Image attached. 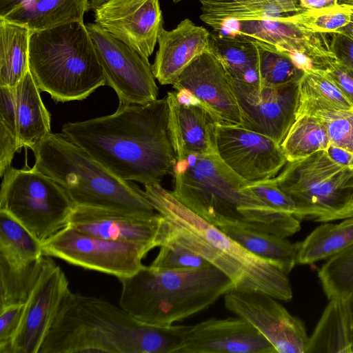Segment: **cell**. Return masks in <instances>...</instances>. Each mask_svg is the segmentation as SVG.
<instances>
[{"label":"cell","mask_w":353,"mask_h":353,"mask_svg":"<svg viewBox=\"0 0 353 353\" xmlns=\"http://www.w3.org/2000/svg\"><path fill=\"white\" fill-rule=\"evenodd\" d=\"M30 32L0 18V86L15 87L29 71Z\"/></svg>","instance_id":"obj_27"},{"label":"cell","mask_w":353,"mask_h":353,"mask_svg":"<svg viewBox=\"0 0 353 353\" xmlns=\"http://www.w3.org/2000/svg\"><path fill=\"white\" fill-rule=\"evenodd\" d=\"M339 4L353 6V0H339Z\"/></svg>","instance_id":"obj_53"},{"label":"cell","mask_w":353,"mask_h":353,"mask_svg":"<svg viewBox=\"0 0 353 353\" xmlns=\"http://www.w3.org/2000/svg\"><path fill=\"white\" fill-rule=\"evenodd\" d=\"M209 31L185 19L177 26L162 28L159 49L152 65L153 74L161 85H172L180 73L198 56L209 49Z\"/></svg>","instance_id":"obj_21"},{"label":"cell","mask_w":353,"mask_h":353,"mask_svg":"<svg viewBox=\"0 0 353 353\" xmlns=\"http://www.w3.org/2000/svg\"><path fill=\"white\" fill-rule=\"evenodd\" d=\"M299 7L303 10H316L335 7L339 0H297Z\"/></svg>","instance_id":"obj_46"},{"label":"cell","mask_w":353,"mask_h":353,"mask_svg":"<svg viewBox=\"0 0 353 353\" xmlns=\"http://www.w3.org/2000/svg\"><path fill=\"white\" fill-rule=\"evenodd\" d=\"M88 11L87 0H24L0 18L33 31L83 21Z\"/></svg>","instance_id":"obj_24"},{"label":"cell","mask_w":353,"mask_h":353,"mask_svg":"<svg viewBox=\"0 0 353 353\" xmlns=\"http://www.w3.org/2000/svg\"><path fill=\"white\" fill-rule=\"evenodd\" d=\"M353 244V217L337 224L325 223L299 243L296 263L312 264L345 250Z\"/></svg>","instance_id":"obj_29"},{"label":"cell","mask_w":353,"mask_h":353,"mask_svg":"<svg viewBox=\"0 0 353 353\" xmlns=\"http://www.w3.org/2000/svg\"><path fill=\"white\" fill-rule=\"evenodd\" d=\"M219 229L256 256L278 263L287 274L297 264L299 243H292L283 237L241 228Z\"/></svg>","instance_id":"obj_30"},{"label":"cell","mask_w":353,"mask_h":353,"mask_svg":"<svg viewBox=\"0 0 353 353\" xmlns=\"http://www.w3.org/2000/svg\"><path fill=\"white\" fill-rule=\"evenodd\" d=\"M44 256L41 242L27 228L0 210V261L22 268Z\"/></svg>","instance_id":"obj_28"},{"label":"cell","mask_w":353,"mask_h":353,"mask_svg":"<svg viewBox=\"0 0 353 353\" xmlns=\"http://www.w3.org/2000/svg\"><path fill=\"white\" fill-rule=\"evenodd\" d=\"M94 23L148 59L163 28L159 0H107L93 10Z\"/></svg>","instance_id":"obj_16"},{"label":"cell","mask_w":353,"mask_h":353,"mask_svg":"<svg viewBox=\"0 0 353 353\" xmlns=\"http://www.w3.org/2000/svg\"><path fill=\"white\" fill-rule=\"evenodd\" d=\"M256 44L261 85L280 86L300 81L305 72L296 67L287 55L261 43Z\"/></svg>","instance_id":"obj_35"},{"label":"cell","mask_w":353,"mask_h":353,"mask_svg":"<svg viewBox=\"0 0 353 353\" xmlns=\"http://www.w3.org/2000/svg\"><path fill=\"white\" fill-rule=\"evenodd\" d=\"M172 86L175 90L190 92L211 111L219 124L241 125V110L232 85L209 49L180 73Z\"/></svg>","instance_id":"obj_17"},{"label":"cell","mask_w":353,"mask_h":353,"mask_svg":"<svg viewBox=\"0 0 353 353\" xmlns=\"http://www.w3.org/2000/svg\"><path fill=\"white\" fill-rule=\"evenodd\" d=\"M69 291V282L63 271L50 256L44 257L39 276L25 303L10 353H39Z\"/></svg>","instance_id":"obj_15"},{"label":"cell","mask_w":353,"mask_h":353,"mask_svg":"<svg viewBox=\"0 0 353 353\" xmlns=\"http://www.w3.org/2000/svg\"><path fill=\"white\" fill-rule=\"evenodd\" d=\"M30 71L14 87L19 149H32L51 133L50 114Z\"/></svg>","instance_id":"obj_22"},{"label":"cell","mask_w":353,"mask_h":353,"mask_svg":"<svg viewBox=\"0 0 353 353\" xmlns=\"http://www.w3.org/2000/svg\"><path fill=\"white\" fill-rule=\"evenodd\" d=\"M24 308L25 304H15L0 309V353H10Z\"/></svg>","instance_id":"obj_40"},{"label":"cell","mask_w":353,"mask_h":353,"mask_svg":"<svg viewBox=\"0 0 353 353\" xmlns=\"http://www.w3.org/2000/svg\"><path fill=\"white\" fill-rule=\"evenodd\" d=\"M0 123L17 134L14 87L0 86Z\"/></svg>","instance_id":"obj_43"},{"label":"cell","mask_w":353,"mask_h":353,"mask_svg":"<svg viewBox=\"0 0 353 353\" xmlns=\"http://www.w3.org/2000/svg\"><path fill=\"white\" fill-rule=\"evenodd\" d=\"M272 179L295 203L299 220L330 221L347 206L353 192V169L336 163L325 150L288 161Z\"/></svg>","instance_id":"obj_9"},{"label":"cell","mask_w":353,"mask_h":353,"mask_svg":"<svg viewBox=\"0 0 353 353\" xmlns=\"http://www.w3.org/2000/svg\"><path fill=\"white\" fill-rule=\"evenodd\" d=\"M274 346L241 317L210 319L190 325L174 353H276Z\"/></svg>","instance_id":"obj_18"},{"label":"cell","mask_w":353,"mask_h":353,"mask_svg":"<svg viewBox=\"0 0 353 353\" xmlns=\"http://www.w3.org/2000/svg\"><path fill=\"white\" fill-rule=\"evenodd\" d=\"M328 157L336 163L353 169V152L330 144L325 150Z\"/></svg>","instance_id":"obj_45"},{"label":"cell","mask_w":353,"mask_h":353,"mask_svg":"<svg viewBox=\"0 0 353 353\" xmlns=\"http://www.w3.org/2000/svg\"><path fill=\"white\" fill-rule=\"evenodd\" d=\"M105 1L107 0H87L88 10H93L95 8H97Z\"/></svg>","instance_id":"obj_52"},{"label":"cell","mask_w":353,"mask_h":353,"mask_svg":"<svg viewBox=\"0 0 353 353\" xmlns=\"http://www.w3.org/2000/svg\"><path fill=\"white\" fill-rule=\"evenodd\" d=\"M120 307L139 322L166 327L208 309L235 288L215 266L165 270L144 265L120 278Z\"/></svg>","instance_id":"obj_5"},{"label":"cell","mask_w":353,"mask_h":353,"mask_svg":"<svg viewBox=\"0 0 353 353\" xmlns=\"http://www.w3.org/2000/svg\"><path fill=\"white\" fill-rule=\"evenodd\" d=\"M353 217V192L347 206L340 212L332 216L330 221Z\"/></svg>","instance_id":"obj_47"},{"label":"cell","mask_w":353,"mask_h":353,"mask_svg":"<svg viewBox=\"0 0 353 353\" xmlns=\"http://www.w3.org/2000/svg\"><path fill=\"white\" fill-rule=\"evenodd\" d=\"M190 326L144 324L122 307L70 290L39 353H174Z\"/></svg>","instance_id":"obj_2"},{"label":"cell","mask_w":353,"mask_h":353,"mask_svg":"<svg viewBox=\"0 0 353 353\" xmlns=\"http://www.w3.org/2000/svg\"><path fill=\"white\" fill-rule=\"evenodd\" d=\"M174 2H178V1H182V0H172Z\"/></svg>","instance_id":"obj_54"},{"label":"cell","mask_w":353,"mask_h":353,"mask_svg":"<svg viewBox=\"0 0 353 353\" xmlns=\"http://www.w3.org/2000/svg\"><path fill=\"white\" fill-rule=\"evenodd\" d=\"M0 210L41 243L68 225L75 207L63 188L34 165L10 167L3 175Z\"/></svg>","instance_id":"obj_8"},{"label":"cell","mask_w":353,"mask_h":353,"mask_svg":"<svg viewBox=\"0 0 353 353\" xmlns=\"http://www.w3.org/2000/svg\"><path fill=\"white\" fill-rule=\"evenodd\" d=\"M172 194L198 216L220 228L236 227L286 238L301 229L294 215L276 210L248 187L217 153L176 159Z\"/></svg>","instance_id":"obj_3"},{"label":"cell","mask_w":353,"mask_h":353,"mask_svg":"<svg viewBox=\"0 0 353 353\" xmlns=\"http://www.w3.org/2000/svg\"><path fill=\"white\" fill-rule=\"evenodd\" d=\"M166 97L176 159L217 153L215 134L219 123L211 111L185 90L169 92Z\"/></svg>","instance_id":"obj_19"},{"label":"cell","mask_w":353,"mask_h":353,"mask_svg":"<svg viewBox=\"0 0 353 353\" xmlns=\"http://www.w3.org/2000/svg\"><path fill=\"white\" fill-rule=\"evenodd\" d=\"M312 116L323 121L330 144L353 152V109L320 111Z\"/></svg>","instance_id":"obj_38"},{"label":"cell","mask_w":353,"mask_h":353,"mask_svg":"<svg viewBox=\"0 0 353 353\" xmlns=\"http://www.w3.org/2000/svg\"><path fill=\"white\" fill-rule=\"evenodd\" d=\"M350 21L343 27L338 33H341L353 40V6Z\"/></svg>","instance_id":"obj_50"},{"label":"cell","mask_w":353,"mask_h":353,"mask_svg":"<svg viewBox=\"0 0 353 353\" xmlns=\"http://www.w3.org/2000/svg\"><path fill=\"white\" fill-rule=\"evenodd\" d=\"M352 353H353V352H352Z\"/></svg>","instance_id":"obj_56"},{"label":"cell","mask_w":353,"mask_h":353,"mask_svg":"<svg viewBox=\"0 0 353 353\" xmlns=\"http://www.w3.org/2000/svg\"><path fill=\"white\" fill-rule=\"evenodd\" d=\"M352 104L336 85L321 72H305L299 81L296 117L320 111L352 110Z\"/></svg>","instance_id":"obj_31"},{"label":"cell","mask_w":353,"mask_h":353,"mask_svg":"<svg viewBox=\"0 0 353 353\" xmlns=\"http://www.w3.org/2000/svg\"><path fill=\"white\" fill-rule=\"evenodd\" d=\"M352 8L341 5L332 8L303 10L290 14L291 19L307 31L332 34L338 33L350 21Z\"/></svg>","instance_id":"obj_36"},{"label":"cell","mask_w":353,"mask_h":353,"mask_svg":"<svg viewBox=\"0 0 353 353\" xmlns=\"http://www.w3.org/2000/svg\"><path fill=\"white\" fill-rule=\"evenodd\" d=\"M209 50L232 81L259 83V54L256 42L241 35H210Z\"/></svg>","instance_id":"obj_23"},{"label":"cell","mask_w":353,"mask_h":353,"mask_svg":"<svg viewBox=\"0 0 353 353\" xmlns=\"http://www.w3.org/2000/svg\"><path fill=\"white\" fill-rule=\"evenodd\" d=\"M249 188L264 203L272 208L294 215L296 207L292 199L281 190L272 179L250 182Z\"/></svg>","instance_id":"obj_39"},{"label":"cell","mask_w":353,"mask_h":353,"mask_svg":"<svg viewBox=\"0 0 353 353\" xmlns=\"http://www.w3.org/2000/svg\"><path fill=\"white\" fill-rule=\"evenodd\" d=\"M211 264L203 257L181 245L171 241H165L150 267L165 270L199 269Z\"/></svg>","instance_id":"obj_37"},{"label":"cell","mask_w":353,"mask_h":353,"mask_svg":"<svg viewBox=\"0 0 353 353\" xmlns=\"http://www.w3.org/2000/svg\"><path fill=\"white\" fill-rule=\"evenodd\" d=\"M43 255L118 279L130 276L144 265L152 249L143 244L117 241L67 225L41 243Z\"/></svg>","instance_id":"obj_10"},{"label":"cell","mask_w":353,"mask_h":353,"mask_svg":"<svg viewBox=\"0 0 353 353\" xmlns=\"http://www.w3.org/2000/svg\"><path fill=\"white\" fill-rule=\"evenodd\" d=\"M330 35L331 49L338 63L353 77V40L341 33Z\"/></svg>","instance_id":"obj_41"},{"label":"cell","mask_w":353,"mask_h":353,"mask_svg":"<svg viewBox=\"0 0 353 353\" xmlns=\"http://www.w3.org/2000/svg\"><path fill=\"white\" fill-rule=\"evenodd\" d=\"M45 256L22 268L0 261V309L25 304L41 271Z\"/></svg>","instance_id":"obj_33"},{"label":"cell","mask_w":353,"mask_h":353,"mask_svg":"<svg viewBox=\"0 0 353 353\" xmlns=\"http://www.w3.org/2000/svg\"><path fill=\"white\" fill-rule=\"evenodd\" d=\"M162 219L159 213L143 214L75 206L68 225L103 239L143 244L153 249L159 246Z\"/></svg>","instance_id":"obj_20"},{"label":"cell","mask_w":353,"mask_h":353,"mask_svg":"<svg viewBox=\"0 0 353 353\" xmlns=\"http://www.w3.org/2000/svg\"><path fill=\"white\" fill-rule=\"evenodd\" d=\"M200 19L216 31L233 22L257 21L284 17L286 13L276 0H199Z\"/></svg>","instance_id":"obj_26"},{"label":"cell","mask_w":353,"mask_h":353,"mask_svg":"<svg viewBox=\"0 0 353 353\" xmlns=\"http://www.w3.org/2000/svg\"><path fill=\"white\" fill-rule=\"evenodd\" d=\"M144 185L148 198L163 217L159 247L168 241L185 247L223 272L234 288L265 292L281 301L292 299L288 274L281 265L249 252L181 203L160 183Z\"/></svg>","instance_id":"obj_4"},{"label":"cell","mask_w":353,"mask_h":353,"mask_svg":"<svg viewBox=\"0 0 353 353\" xmlns=\"http://www.w3.org/2000/svg\"><path fill=\"white\" fill-rule=\"evenodd\" d=\"M230 81L241 110V127L281 144L296 117L299 82L268 86Z\"/></svg>","instance_id":"obj_13"},{"label":"cell","mask_w":353,"mask_h":353,"mask_svg":"<svg viewBox=\"0 0 353 353\" xmlns=\"http://www.w3.org/2000/svg\"><path fill=\"white\" fill-rule=\"evenodd\" d=\"M321 72L336 85L353 105V77L337 61Z\"/></svg>","instance_id":"obj_44"},{"label":"cell","mask_w":353,"mask_h":353,"mask_svg":"<svg viewBox=\"0 0 353 353\" xmlns=\"http://www.w3.org/2000/svg\"><path fill=\"white\" fill-rule=\"evenodd\" d=\"M32 150L37 168L59 183L75 206L156 213L145 190L113 174L63 134L51 132Z\"/></svg>","instance_id":"obj_6"},{"label":"cell","mask_w":353,"mask_h":353,"mask_svg":"<svg viewBox=\"0 0 353 353\" xmlns=\"http://www.w3.org/2000/svg\"><path fill=\"white\" fill-rule=\"evenodd\" d=\"M353 332L345 299H332L309 338L306 353H352Z\"/></svg>","instance_id":"obj_25"},{"label":"cell","mask_w":353,"mask_h":353,"mask_svg":"<svg viewBox=\"0 0 353 353\" xmlns=\"http://www.w3.org/2000/svg\"><path fill=\"white\" fill-rule=\"evenodd\" d=\"M29 71L39 90L57 102L83 100L106 85L83 21L31 31Z\"/></svg>","instance_id":"obj_7"},{"label":"cell","mask_w":353,"mask_h":353,"mask_svg":"<svg viewBox=\"0 0 353 353\" xmlns=\"http://www.w3.org/2000/svg\"><path fill=\"white\" fill-rule=\"evenodd\" d=\"M167 97L145 104L119 103L110 115L67 122L62 134L125 181L160 183L173 172L176 154Z\"/></svg>","instance_id":"obj_1"},{"label":"cell","mask_w":353,"mask_h":353,"mask_svg":"<svg viewBox=\"0 0 353 353\" xmlns=\"http://www.w3.org/2000/svg\"><path fill=\"white\" fill-rule=\"evenodd\" d=\"M24 0H0V17H3L10 12Z\"/></svg>","instance_id":"obj_49"},{"label":"cell","mask_w":353,"mask_h":353,"mask_svg":"<svg viewBox=\"0 0 353 353\" xmlns=\"http://www.w3.org/2000/svg\"><path fill=\"white\" fill-rule=\"evenodd\" d=\"M17 134L0 123V175L11 167L14 154L19 151Z\"/></svg>","instance_id":"obj_42"},{"label":"cell","mask_w":353,"mask_h":353,"mask_svg":"<svg viewBox=\"0 0 353 353\" xmlns=\"http://www.w3.org/2000/svg\"><path fill=\"white\" fill-rule=\"evenodd\" d=\"M329 145V137L323 121L317 117L307 114L296 117L281 144L289 162L325 150Z\"/></svg>","instance_id":"obj_32"},{"label":"cell","mask_w":353,"mask_h":353,"mask_svg":"<svg viewBox=\"0 0 353 353\" xmlns=\"http://www.w3.org/2000/svg\"><path fill=\"white\" fill-rule=\"evenodd\" d=\"M85 25L105 83L115 91L119 103L145 104L157 99L158 87L148 59L97 23Z\"/></svg>","instance_id":"obj_11"},{"label":"cell","mask_w":353,"mask_h":353,"mask_svg":"<svg viewBox=\"0 0 353 353\" xmlns=\"http://www.w3.org/2000/svg\"><path fill=\"white\" fill-rule=\"evenodd\" d=\"M330 299H345L353 291V244L330 257L318 272Z\"/></svg>","instance_id":"obj_34"},{"label":"cell","mask_w":353,"mask_h":353,"mask_svg":"<svg viewBox=\"0 0 353 353\" xmlns=\"http://www.w3.org/2000/svg\"><path fill=\"white\" fill-rule=\"evenodd\" d=\"M272 296L234 288L224 295L225 307L252 324L277 352L306 353L310 336L303 323Z\"/></svg>","instance_id":"obj_12"},{"label":"cell","mask_w":353,"mask_h":353,"mask_svg":"<svg viewBox=\"0 0 353 353\" xmlns=\"http://www.w3.org/2000/svg\"><path fill=\"white\" fill-rule=\"evenodd\" d=\"M215 141L221 159L248 182L273 179L288 163L281 144L241 126L218 124Z\"/></svg>","instance_id":"obj_14"},{"label":"cell","mask_w":353,"mask_h":353,"mask_svg":"<svg viewBox=\"0 0 353 353\" xmlns=\"http://www.w3.org/2000/svg\"><path fill=\"white\" fill-rule=\"evenodd\" d=\"M236 1H241V0H236Z\"/></svg>","instance_id":"obj_55"},{"label":"cell","mask_w":353,"mask_h":353,"mask_svg":"<svg viewBox=\"0 0 353 353\" xmlns=\"http://www.w3.org/2000/svg\"><path fill=\"white\" fill-rule=\"evenodd\" d=\"M288 14H294L301 9L299 7L297 0H276Z\"/></svg>","instance_id":"obj_48"},{"label":"cell","mask_w":353,"mask_h":353,"mask_svg":"<svg viewBox=\"0 0 353 353\" xmlns=\"http://www.w3.org/2000/svg\"><path fill=\"white\" fill-rule=\"evenodd\" d=\"M347 311L350 316L351 327L353 332V291L351 294L345 299Z\"/></svg>","instance_id":"obj_51"}]
</instances>
